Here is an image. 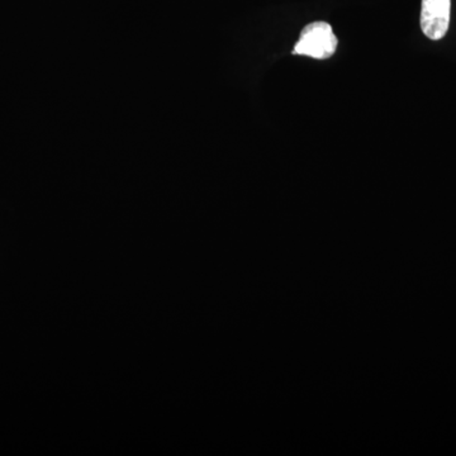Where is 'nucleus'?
I'll use <instances>...</instances> for the list:
<instances>
[{"instance_id":"nucleus-1","label":"nucleus","mask_w":456,"mask_h":456,"mask_svg":"<svg viewBox=\"0 0 456 456\" xmlns=\"http://www.w3.org/2000/svg\"><path fill=\"white\" fill-rule=\"evenodd\" d=\"M338 44V37L329 23L314 22L302 29L293 53L312 57V59L326 60L335 55Z\"/></svg>"},{"instance_id":"nucleus-2","label":"nucleus","mask_w":456,"mask_h":456,"mask_svg":"<svg viewBox=\"0 0 456 456\" xmlns=\"http://www.w3.org/2000/svg\"><path fill=\"white\" fill-rule=\"evenodd\" d=\"M452 0H422L421 28L426 37L439 41L445 37L450 25Z\"/></svg>"}]
</instances>
